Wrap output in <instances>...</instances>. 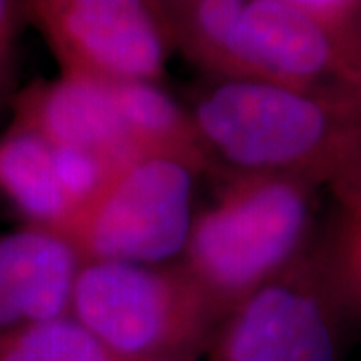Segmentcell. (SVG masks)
<instances>
[{"instance_id":"obj_1","label":"cell","mask_w":361,"mask_h":361,"mask_svg":"<svg viewBox=\"0 0 361 361\" xmlns=\"http://www.w3.org/2000/svg\"><path fill=\"white\" fill-rule=\"evenodd\" d=\"M185 106L219 179L287 177L329 185L336 197L361 185L357 94L207 78Z\"/></svg>"},{"instance_id":"obj_16","label":"cell","mask_w":361,"mask_h":361,"mask_svg":"<svg viewBox=\"0 0 361 361\" xmlns=\"http://www.w3.org/2000/svg\"><path fill=\"white\" fill-rule=\"evenodd\" d=\"M16 37L18 35L0 32V94H2V90L8 87V80H11V75H13V54Z\"/></svg>"},{"instance_id":"obj_13","label":"cell","mask_w":361,"mask_h":361,"mask_svg":"<svg viewBox=\"0 0 361 361\" xmlns=\"http://www.w3.org/2000/svg\"><path fill=\"white\" fill-rule=\"evenodd\" d=\"M52 155H54L56 177L61 180V187L68 197L73 209L82 201H87L103 185L104 179L111 175V171L116 169L103 157L75 151V149L52 147Z\"/></svg>"},{"instance_id":"obj_7","label":"cell","mask_w":361,"mask_h":361,"mask_svg":"<svg viewBox=\"0 0 361 361\" xmlns=\"http://www.w3.org/2000/svg\"><path fill=\"white\" fill-rule=\"evenodd\" d=\"M28 23L39 26L66 77L101 82H157L173 40L147 0H32Z\"/></svg>"},{"instance_id":"obj_8","label":"cell","mask_w":361,"mask_h":361,"mask_svg":"<svg viewBox=\"0 0 361 361\" xmlns=\"http://www.w3.org/2000/svg\"><path fill=\"white\" fill-rule=\"evenodd\" d=\"M13 125L51 147L92 153L115 167L141 159L127 139L111 82L66 75L32 82L14 99Z\"/></svg>"},{"instance_id":"obj_9","label":"cell","mask_w":361,"mask_h":361,"mask_svg":"<svg viewBox=\"0 0 361 361\" xmlns=\"http://www.w3.org/2000/svg\"><path fill=\"white\" fill-rule=\"evenodd\" d=\"M78 267L56 233L23 225L0 235V337L66 317Z\"/></svg>"},{"instance_id":"obj_10","label":"cell","mask_w":361,"mask_h":361,"mask_svg":"<svg viewBox=\"0 0 361 361\" xmlns=\"http://www.w3.org/2000/svg\"><path fill=\"white\" fill-rule=\"evenodd\" d=\"M116 109L137 157H161L211 173L187 106L157 82H111Z\"/></svg>"},{"instance_id":"obj_3","label":"cell","mask_w":361,"mask_h":361,"mask_svg":"<svg viewBox=\"0 0 361 361\" xmlns=\"http://www.w3.org/2000/svg\"><path fill=\"white\" fill-rule=\"evenodd\" d=\"M159 11L173 47L207 78L361 97L297 0H159Z\"/></svg>"},{"instance_id":"obj_15","label":"cell","mask_w":361,"mask_h":361,"mask_svg":"<svg viewBox=\"0 0 361 361\" xmlns=\"http://www.w3.org/2000/svg\"><path fill=\"white\" fill-rule=\"evenodd\" d=\"M25 25H28L26 2L0 0V32L18 35Z\"/></svg>"},{"instance_id":"obj_4","label":"cell","mask_w":361,"mask_h":361,"mask_svg":"<svg viewBox=\"0 0 361 361\" xmlns=\"http://www.w3.org/2000/svg\"><path fill=\"white\" fill-rule=\"evenodd\" d=\"M221 185L217 201L195 213L179 263L227 317L310 243L319 187L269 175H229Z\"/></svg>"},{"instance_id":"obj_12","label":"cell","mask_w":361,"mask_h":361,"mask_svg":"<svg viewBox=\"0 0 361 361\" xmlns=\"http://www.w3.org/2000/svg\"><path fill=\"white\" fill-rule=\"evenodd\" d=\"M0 361H113L73 317L30 325L0 337Z\"/></svg>"},{"instance_id":"obj_6","label":"cell","mask_w":361,"mask_h":361,"mask_svg":"<svg viewBox=\"0 0 361 361\" xmlns=\"http://www.w3.org/2000/svg\"><path fill=\"white\" fill-rule=\"evenodd\" d=\"M197 177V171L171 159H133L113 169L87 201L47 231L63 237L80 263H175L193 225Z\"/></svg>"},{"instance_id":"obj_14","label":"cell","mask_w":361,"mask_h":361,"mask_svg":"<svg viewBox=\"0 0 361 361\" xmlns=\"http://www.w3.org/2000/svg\"><path fill=\"white\" fill-rule=\"evenodd\" d=\"M337 201H339V207H341L339 215L345 223L351 249H353L355 261H357L361 269V185L348 191V193L339 195Z\"/></svg>"},{"instance_id":"obj_11","label":"cell","mask_w":361,"mask_h":361,"mask_svg":"<svg viewBox=\"0 0 361 361\" xmlns=\"http://www.w3.org/2000/svg\"><path fill=\"white\" fill-rule=\"evenodd\" d=\"M0 193L25 225L52 229L73 211L54 169L52 147L39 135L11 125L0 137Z\"/></svg>"},{"instance_id":"obj_5","label":"cell","mask_w":361,"mask_h":361,"mask_svg":"<svg viewBox=\"0 0 361 361\" xmlns=\"http://www.w3.org/2000/svg\"><path fill=\"white\" fill-rule=\"evenodd\" d=\"M68 317L113 361H197L225 319L179 261L80 263Z\"/></svg>"},{"instance_id":"obj_2","label":"cell","mask_w":361,"mask_h":361,"mask_svg":"<svg viewBox=\"0 0 361 361\" xmlns=\"http://www.w3.org/2000/svg\"><path fill=\"white\" fill-rule=\"evenodd\" d=\"M361 334V269L341 215L223 319L211 361H345Z\"/></svg>"}]
</instances>
